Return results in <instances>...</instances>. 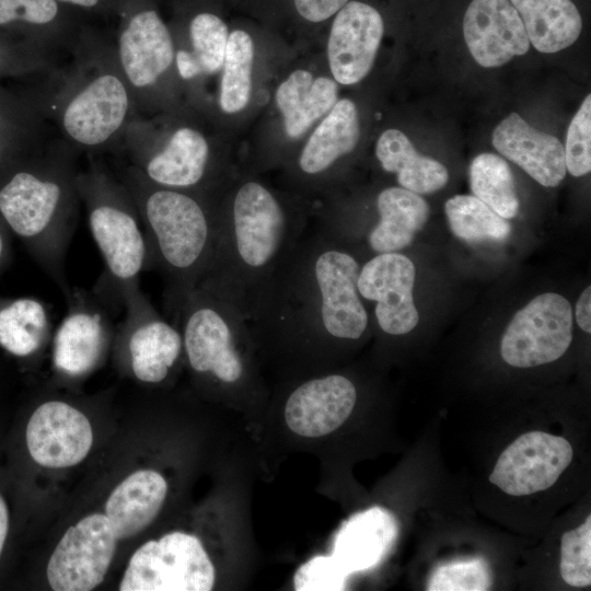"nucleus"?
<instances>
[{
	"label": "nucleus",
	"instance_id": "nucleus-1",
	"mask_svg": "<svg viewBox=\"0 0 591 591\" xmlns=\"http://www.w3.org/2000/svg\"><path fill=\"white\" fill-rule=\"evenodd\" d=\"M359 259L320 229L306 230L247 321L254 345L294 360L324 361L358 341L370 324L357 279Z\"/></svg>",
	"mask_w": 591,
	"mask_h": 591
},
{
	"label": "nucleus",
	"instance_id": "nucleus-2",
	"mask_svg": "<svg viewBox=\"0 0 591 591\" xmlns=\"http://www.w3.org/2000/svg\"><path fill=\"white\" fill-rule=\"evenodd\" d=\"M227 199L216 204L212 255L198 285L248 321L308 223L301 210L255 179L243 181Z\"/></svg>",
	"mask_w": 591,
	"mask_h": 591
},
{
	"label": "nucleus",
	"instance_id": "nucleus-3",
	"mask_svg": "<svg viewBox=\"0 0 591 591\" xmlns=\"http://www.w3.org/2000/svg\"><path fill=\"white\" fill-rule=\"evenodd\" d=\"M76 152L58 136L34 157L4 170L0 220L61 290L71 291L65 262L77 227L81 198Z\"/></svg>",
	"mask_w": 591,
	"mask_h": 591
},
{
	"label": "nucleus",
	"instance_id": "nucleus-4",
	"mask_svg": "<svg viewBox=\"0 0 591 591\" xmlns=\"http://www.w3.org/2000/svg\"><path fill=\"white\" fill-rule=\"evenodd\" d=\"M116 175L131 194L150 254L165 282V308L175 324L186 296L204 277L212 255L216 205L208 196L151 183L129 164Z\"/></svg>",
	"mask_w": 591,
	"mask_h": 591
},
{
	"label": "nucleus",
	"instance_id": "nucleus-5",
	"mask_svg": "<svg viewBox=\"0 0 591 591\" xmlns=\"http://www.w3.org/2000/svg\"><path fill=\"white\" fill-rule=\"evenodd\" d=\"M43 111L76 152L116 151L138 112L114 46L82 43L69 62L48 73Z\"/></svg>",
	"mask_w": 591,
	"mask_h": 591
},
{
	"label": "nucleus",
	"instance_id": "nucleus-6",
	"mask_svg": "<svg viewBox=\"0 0 591 591\" xmlns=\"http://www.w3.org/2000/svg\"><path fill=\"white\" fill-rule=\"evenodd\" d=\"M77 184L92 236L105 264L103 287L106 288L99 293H109L121 304L123 296L139 287L140 274L150 269L139 212L116 173L100 161L90 160L88 167L79 171Z\"/></svg>",
	"mask_w": 591,
	"mask_h": 591
},
{
	"label": "nucleus",
	"instance_id": "nucleus-7",
	"mask_svg": "<svg viewBox=\"0 0 591 591\" xmlns=\"http://www.w3.org/2000/svg\"><path fill=\"white\" fill-rule=\"evenodd\" d=\"M175 324L186 361L198 378L223 389L245 386L251 378L247 352L254 341L236 308L197 285L186 296Z\"/></svg>",
	"mask_w": 591,
	"mask_h": 591
},
{
	"label": "nucleus",
	"instance_id": "nucleus-8",
	"mask_svg": "<svg viewBox=\"0 0 591 591\" xmlns=\"http://www.w3.org/2000/svg\"><path fill=\"white\" fill-rule=\"evenodd\" d=\"M120 149L128 163L151 183L205 195L211 174L208 139L190 126L175 128L158 140L132 121L124 132Z\"/></svg>",
	"mask_w": 591,
	"mask_h": 591
},
{
	"label": "nucleus",
	"instance_id": "nucleus-9",
	"mask_svg": "<svg viewBox=\"0 0 591 591\" xmlns=\"http://www.w3.org/2000/svg\"><path fill=\"white\" fill-rule=\"evenodd\" d=\"M215 566L201 541L173 531L142 544L129 559L120 591H209Z\"/></svg>",
	"mask_w": 591,
	"mask_h": 591
},
{
	"label": "nucleus",
	"instance_id": "nucleus-10",
	"mask_svg": "<svg viewBox=\"0 0 591 591\" xmlns=\"http://www.w3.org/2000/svg\"><path fill=\"white\" fill-rule=\"evenodd\" d=\"M121 305L116 339L127 369L142 383L164 382L184 355L179 327L162 317L139 287L123 296Z\"/></svg>",
	"mask_w": 591,
	"mask_h": 591
},
{
	"label": "nucleus",
	"instance_id": "nucleus-11",
	"mask_svg": "<svg viewBox=\"0 0 591 591\" xmlns=\"http://www.w3.org/2000/svg\"><path fill=\"white\" fill-rule=\"evenodd\" d=\"M67 312L53 336V364L62 378L77 380L103 360L113 336L109 301L99 292L71 288Z\"/></svg>",
	"mask_w": 591,
	"mask_h": 591
},
{
	"label": "nucleus",
	"instance_id": "nucleus-12",
	"mask_svg": "<svg viewBox=\"0 0 591 591\" xmlns=\"http://www.w3.org/2000/svg\"><path fill=\"white\" fill-rule=\"evenodd\" d=\"M114 50L140 115L150 109L158 88L175 68L172 34L154 10H141L126 20Z\"/></svg>",
	"mask_w": 591,
	"mask_h": 591
},
{
	"label": "nucleus",
	"instance_id": "nucleus-13",
	"mask_svg": "<svg viewBox=\"0 0 591 591\" xmlns=\"http://www.w3.org/2000/svg\"><path fill=\"white\" fill-rule=\"evenodd\" d=\"M571 340V305L563 296L547 292L514 314L503 333L500 354L512 367L531 368L559 359Z\"/></svg>",
	"mask_w": 591,
	"mask_h": 591
},
{
	"label": "nucleus",
	"instance_id": "nucleus-14",
	"mask_svg": "<svg viewBox=\"0 0 591 591\" xmlns=\"http://www.w3.org/2000/svg\"><path fill=\"white\" fill-rule=\"evenodd\" d=\"M117 536L108 518L92 513L71 525L57 543L46 568L56 591H89L97 587L111 566Z\"/></svg>",
	"mask_w": 591,
	"mask_h": 591
},
{
	"label": "nucleus",
	"instance_id": "nucleus-15",
	"mask_svg": "<svg viewBox=\"0 0 591 591\" xmlns=\"http://www.w3.org/2000/svg\"><path fill=\"white\" fill-rule=\"evenodd\" d=\"M415 277L413 260L399 252L378 254L360 265L358 293L373 303L375 324L385 335H406L417 326Z\"/></svg>",
	"mask_w": 591,
	"mask_h": 591
},
{
	"label": "nucleus",
	"instance_id": "nucleus-16",
	"mask_svg": "<svg viewBox=\"0 0 591 591\" xmlns=\"http://www.w3.org/2000/svg\"><path fill=\"white\" fill-rule=\"evenodd\" d=\"M572 460L563 437L530 431L499 455L489 482L511 496H526L552 487Z\"/></svg>",
	"mask_w": 591,
	"mask_h": 591
},
{
	"label": "nucleus",
	"instance_id": "nucleus-17",
	"mask_svg": "<svg viewBox=\"0 0 591 591\" xmlns=\"http://www.w3.org/2000/svg\"><path fill=\"white\" fill-rule=\"evenodd\" d=\"M30 457L50 468L82 462L93 444L92 426L78 408L63 401H46L31 414L24 433Z\"/></svg>",
	"mask_w": 591,
	"mask_h": 591
},
{
	"label": "nucleus",
	"instance_id": "nucleus-18",
	"mask_svg": "<svg viewBox=\"0 0 591 591\" xmlns=\"http://www.w3.org/2000/svg\"><path fill=\"white\" fill-rule=\"evenodd\" d=\"M384 34V20L373 5L348 1L335 15L327 43L331 72L337 83L351 85L371 70Z\"/></svg>",
	"mask_w": 591,
	"mask_h": 591
},
{
	"label": "nucleus",
	"instance_id": "nucleus-19",
	"mask_svg": "<svg viewBox=\"0 0 591 591\" xmlns=\"http://www.w3.org/2000/svg\"><path fill=\"white\" fill-rule=\"evenodd\" d=\"M461 24L465 44L482 67H500L529 51V37L510 0H470Z\"/></svg>",
	"mask_w": 591,
	"mask_h": 591
},
{
	"label": "nucleus",
	"instance_id": "nucleus-20",
	"mask_svg": "<svg viewBox=\"0 0 591 591\" xmlns=\"http://www.w3.org/2000/svg\"><path fill=\"white\" fill-rule=\"evenodd\" d=\"M357 387L346 375L329 373L301 382L285 403L287 426L305 438L326 436L350 416L357 402Z\"/></svg>",
	"mask_w": 591,
	"mask_h": 591
},
{
	"label": "nucleus",
	"instance_id": "nucleus-21",
	"mask_svg": "<svg viewBox=\"0 0 591 591\" xmlns=\"http://www.w3.org/2000/svg\"><path fill=\"white\" fill-rule=\"evenodd\" d=\"M493 146L533 179L556 187L565 178V150L555 137L530 126L518 113L502 119L493 132Z\"/></svg>",
	"mask_w": 591,
	"mask_h": 591
},
{
	"label": "nucleus",
	"instance_id": "nucleus-22",
	"mask_svg": "<svg viewBox=\"0 0 591 591\" xmlns=\"http://www.w3.org/2000/svg\"><path fill=\"white\" fill-rule=\"evenodd\" d=\"M375 208L378 218L364 235V244L374 255L399 252L409 246L430 211L419 194L401 186L382 189L376 196Z\"/></svg>",
	"mask_w": 591,
	"mask_h": 591
},
{
	"label": "nucleus",
	"instance_id": "nucleus-23",
	"mask_svg": "<svg viewBox=\"0 0 591 591\" xmlns=\"http://www.w3.org/2000/svg\"><path fill=\"white\" fill-rule=\"evenodd\" d=\"M166 494L167 483L154 470H138L118 484L105 502V515L117 538L132 537L150 525Z\"/></svg>",
	"mask_w": 591,
	"mask_h": 591
},
{
	"label": "nucleus",
	"instance_id": "nucleus-24",
	"mask_svg": "<svg viewBox=\"0 0 591 591\" xmlns=\"http://www.w3.org/2000/svg\"><path fill=\"white\" fill-rule=\"evenodd\" d=\"M359 137L355 103L348 99L337 101L301 150L298 171L309 181L323 177L339 159L356 148Z\"/></svg>",
	"mask_w": 591,
	"mask_h": 591
},
{
	"label": "nucleus",
	"instance_id": "nucleus-25",
	"mask_svg": "<svg viewBox=\"0 0 591 591\" xmlns=\"http://www.w3.org/2000/svg\"><path fill=\"white\" fill-rule=\"evenodd\" d=\"M395 535L393 517L373 507L343 524L335 537L331 557L348 577L374 567L391 547Z\"/></svg>",
	"mask_w": 591,
	"mask_h": 591
},
{
	"label": "nucleus",
	"instance_id": "nucleus-26",
	"mask_svg": "<svg viewBox=\"0 0 591 591\" xmlns=\"http://www.w3.org/2000/svg\"><path fill=\"white\" fill-rule=\"evenodd\" d=\"M337 82L333 79L314 77L302 69L293 71L276 91L286 134L291 139L301 137L331 111L337 102Z\"/></svg>",
	"mask_w": 591,
	"mask_h": 591
},
{
	"label": "nucleus",
	"instance_id": "nucleus-27",
	"mask_svg": "<svg viewBox=\"0 0 591 591\" xmlns=\"http://www.w3.org/2000/svg\"><path fill=\"white\" fill-rule=\"evenodd\" d=\"M530 44L545 54L571 46L580 36L583 16L575 0H510Z\"/></svg>",
	"mask_w": 591,
	"mask_h": 591
},
{
	"label": "nucleus",
	"instance_id": "nucleus-28",
	"mask_svg": "<svg viewBox=\"0 0 591 591\" xmlns=\"http://www.w3.org/2000/svg\"><path fill=\"white\" fill-rule=\"evenodd\" d=\"M45 302L33 297H0V348L15 359L38 355L51 336Z\"/></svg>",
	"mask_w": 591,
	"mask_h": 591
},
{
	"label": "nucleus",
	"instance_id": "nucleus-29",
	"mask_svg": "<svg viewBox=\"0 0 591 591\" xmlns=\"http://www.w3.org/2000/svg\"><path fill=\"white\" fill-rule=\"evenodd\" d=\"M375 155L382 169L396 174L401 187L416 194L440 190L449 181L447 167L419 154L408 137L398 129H387L376 141Z\"/></svg>",
	"mask_w": 591,
	"mask_h": 591
},
{
	"label": "nucleus",
	"instance_id": "nucleus-30",
	"mask_svg": "<svg viewBox=\"0 0 591 591\" xmlns=\"http://www.w3.org/2000/svg\"><path fill=\"white\" fill-rule=\"evenodd\" d=\"M229 37L227 24L216 14L204 12L189 22L187 47L175 49V69L183 81L217 73L222 69Z\"/></svg>",
	"mask_w": 591,
	"mask_h": 591
},
{
	"label": "nucleus",
	"instance_id": "nucleus-31",
	"mask_svg": "<svg viewBox=\"0 0 591 591\" xmlns=\"http://www.w3.org/2000/svg\"><path fill=\"white\" fill-rule=\"evenodd\" d=\"M470 186L473 196L505 219L519 211V198L513 174L508 163L494 153L478 154L470 165Z\"/></svg>",
	"mask_w": 591,
	"mask_h": 591
},
{
	"label": "nucleus",
	"instance_id": "nucleus-32",
	"mask_svg": "<svg viewBox=\"0 0 591 591\" xmlns=\"http://www.w3.org/2000/svg\"><path fill=\"white\" fill-rule=\"evenodd\" d=\"M444 212L452 233L467 243L503 242L511 232L507 219L473 195L451 197Z\"/></svg>",
	"mask_w": 591,
	"mask_h": 591
},
{
	"label": "nucleus",
	"instance_id": "nucleus-33",
	"mask_svg": "<svg viewBox=\"0 0 591 591\" xmlns=\"http://www.w3.org/2000/svg\"><path fill=\"white\" fill-rule=\"evenodd\" d=\"M254 43L242 30L229 34L222 77L219 105L225 114H234L245 108L252 88Z\"/></svg>",
	"mask_w": 591,
	"mask_h": 591
},
{
	"label": "nucleus",
	"instance_id": "nucleus-34",
	"mask_svg": "<svg viewBox=\"0 0 591 591\" xmlns=\"http://www.w3.org/2000/svg\"><path fill=\"white\" fill-rule=\"evenodd\" d=\"M560 575L572 587L591 584V517L565 532L560 542Z\"/></svg>",
	"mask_w": 591,
	"mask_h": 591
},
{
	"label": "nucleus",
	"instance_id": "nucleus-35",
	"mask_svg": "<svg viewBox=\"0 0 591 591\" xmlns=\"http://www.w3.org/2000/svg\"><path fill=\"white\" fill-rule=\"evenodd\" d=\"M493 580L487 561L483 558L451 561L436 568L430 575L428 591H485Z\"/></svg>",
	"mask_w": 591,
	"mask_h": 591
},
{
	"label": "nucleus",
	"instance_id": "nucleus-36",
	"mask_svg": "<svg viewBox=\"0 0 591 591\" xmlns=\"http://www.w3.org/2000/svg\"><path fill=\"white\" fill-rule=\"evenodd\" d=\"M566 170L576 177L591 170V95L588 94L571 119L566 137Z\"/></svg>",
	"mask_w": 591,
	"mask_h": 591
},
{
	"label": "nucleus",
	"instance_id": "nucleus-37",
	"mask_svg": "<svg viewBox=\"0 0 591 591\" xmlns=\"http://www.w3.org/2000/svg\"><path fill=\"white\" fill-rule=\"evenodd\" d=\"M346 578L331 555H318L298 568L293 584L297 591L343 590Z\"/></svg>",
	"mask_w": 591,
	"mask_h": 591
},
{
	"label": "nucleus",
	"instance_id": "nucleus-38",
	"mask_svg": "<svg viewBox=\"0 0 591 591\" xmlns=\"http://www.w3.org/2000/svg\"><path fill=\"white\" fill-rule=\"evenodd\" d=\"M56 0H0V25L23 22L32 26H49L57 21Z\"/></svg>",
	"mask_w": 591,
	"mask_h": 591
},
{
	"label": "nucleus",
	"instance_id": "nucleus-39",
	"mask_svg": "<svg viewBox=\"0 0 591 591\" xmlns=\"http://www.w3.org/2000/svg\"><path fill=\"white\" fill-rule=\"evenodd\" d=\"M350 0H294L298 13L310 22H322L336 14Z\"/></svg>",
	"mask_w": 591,
	"mask_h": 591
},
{
	"label": "nucleus",
	"instance_id": "nucleus-40",
	"mask_svg": "<svg viewBox=\"0 0 591 591\" xmlns=\"http://www.w3.org/2000/svg\"><path fill=\"white\" fill-rule=\"evenodd\" d=\"M576 320L579 327L586 333H591V287L588 286L576 304Z\"/></svg>",
	"mask_w": 591,
	"mask_h": 591
},
{
	"label": "nucleus",
	"instance_id": "nucleus-41",
	"mask_svg": "<svg viewBox=\"0 0 591 591\" xmlns=\"http://www.w3.org/2000/svg\"><path fill=\"white\" fill-rule=\"evenodd\" d=\"M11 529V511L5 496L0 491V561L4 554V548Z\"/></svg>",
	"mask_w": 591,
	"mask_h": 591
},
{
	"label": "nucleus",
	"instance_id": "nucleus-42",
	"mask_svg": "<svg viewBox=\"0 0 591 591\" xmlns=\"http://www.w3.org/2000/svg\"><path fill=\"white\" fill-rule=\"evenodd\" d=\"M10 232L0 220V276L7 268L11 258Z\"/></svg>",
	"mask_w": 591,
	"mask_h": 591
},
{
	"label": "nucleus",
	"instance_id": "nucleus-43",
	"mask_svg": "<svg viewBox=\"0 0 591 591\" xmlns=\"http://www.w3.org/2000/svg\"><path fill=\"white\" fill-rule=\"evenodd\" d=\"M72 5H78L82 8H93L99 4L100 0H56Z\"/></svg>",
	"mask_w": 591,
	"mask_h": 591
},
{
	"label": "nucleus",
	"instance_id": "nucleus-44",
	"mask_svg": "<svg viewBox=\"0 0 591 591\" xmlns=\"http://www.w3.org/2000/svg\"><path fill=\"white\" fill-rule=\"evenodd\" d=\"M3 144H1L0 142V165L3 163L4 164V152H3Z\"/></svg>",
	"mask_w": 591,
	"mask_h": 591
}]
</instances>
